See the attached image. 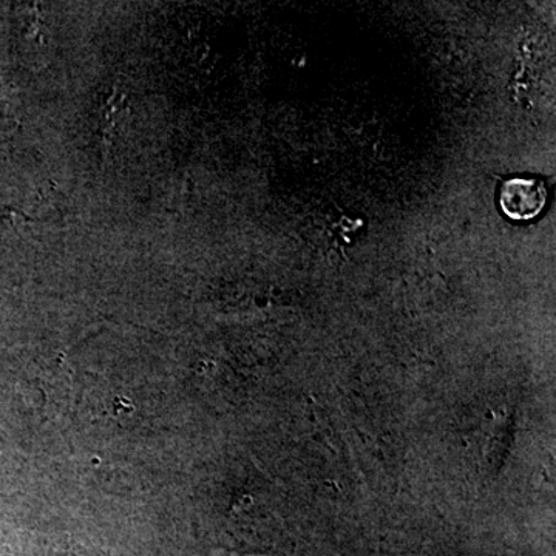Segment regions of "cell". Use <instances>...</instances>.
<instances>
[{
	"instance_id": "cell-1",
	"label": "cell",
	"mask_w": 556,
	"mask_h": 556,
	"mask_svg": "<svg viewBox=\"0 0 556 556\" xmlns=\"http://www.w3.org/2000/svg\"><path fill=\"white\" fill-rule=\"evenodd\" d=\"M547 186L543 179L532 177L508 178L500 186L497 204L514 222H532L543 214L547 204Z\"/></svg>"
}]
</instances>
